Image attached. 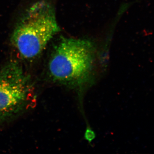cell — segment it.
Wrapping results in <instances>:
<instances>
[{
    "label": "cell",
    "instance_id": "1",
    "mask_svg": "<svg viewBox=\"0 0 154 154\" xmlns=\"http://www.w3.org/2000/svg\"><path fill=\"white\" fill-rule=\"evenodd\" d=\"M95 50L86 39L62 38L54 48L48 76L53 82L80 90L93 79Z\"/></svg>",
    "mask_w": 154,
    "mask_h": 154
},
{
    "label": "cell",
    "instance_id": "2",
    "mask_svg": "<svg viewBox=\"0 0 154 154\" xmlns=\"http://www.w3.org/2000/svg\"><path fill=\"white\" fill-rule=\"evenodd\" d=\"M60 31L54 8L41 0L25 11L14 28L11 41L23 59L32 60L41 54Z\"/></svg>",
    "mask_w": 154,
    "mask_h": 154
},
{
    "label": "cell",
    "instance_id": "3",
    "mask_svg": "<svg viewBox=\"0 0 154 154\" xmlns=\"http://www.w3.org/2000/svg\"><path fill=\"white\" fill-rule=\"evenodd\" d=\"M30 75L18 62L0 68V122L18 116L31 106L35 99Z\"/></svg>",
    "mask_w": 154,
    "mask_h": 154
},
{
    "label": "cell",
    "instance_id": "4",
    "mask_svg": "<svg viewBox=\"0 0 154 154\" xmlns=\"http://www.w3.org/2000/svg\"><path fill=\"white\" fill-rule=\"evenodd\" d=\"M94 133L93 131H91V130H88L86 132V138L88 140H91L93 139L94 137Z\"/></svg>",
    "mask_w": 154,
    "mask_h": 154
}]
</instances>
